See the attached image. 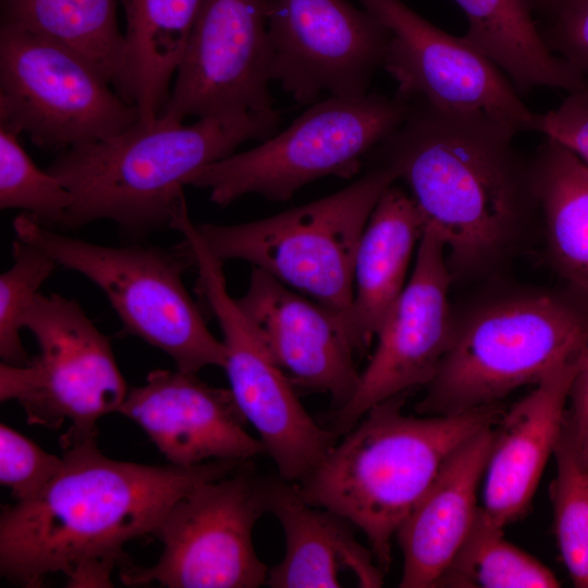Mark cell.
<instances>
[{
	"mask_svg": "<svg viewBox=\"0 0 588 588\" xmlns=\"http://www.w3.org/2000/svg\"><path fill=\"white\" fill-rule=\"evenodd\" d=\"M467 19L463 36L519 94L538 87L588 89V77L556 56L534 19L535 0H454Z\"/></svg>",
	"mask_w": 588,
	"mask_h": 588,
	"instance_id": "603a6c76",
	"label": "cell"
},
{
	"mask_svg": "<svg viewBox=\"0 0 588 588\" xmlns=\"http://www.w3.org/2000/svg\"><path fill=\"white\" fill-rule=\"evenodd\" d=\"M13 230L58 266L97 285L124 330L166 353L179 370L197 373L208 366L223 368L224 345L210 332L185 289L182 273L189 266L175 248L93 244L58 233L25 212L14 219Z\"/></svg>",
	"mask_w": 588,
	"mask_h": 588,
	"instance_id": "ba28073f",
	"label": "cell"
},
{
	"mask_svg": "<svg viewBox=\"0 0 588 588\" xmlns=\"http://www.w3.org/2000/svg\"><path fill=\"white\" fill-rule=\"evenodd\" d=\"M268 513L284 536V554L269 568L272 588H330L347 583L363 588L383 585L384 573L370 549L355 537L352 524L330 510L310 504L293 482L279 477L267 485Z\"/></svg>",
	"mask_w": 588,
	"mask_h": 588,
	"instance_id": "44dd1931",
	"label": "cell"
},
{
	"mask_svg": "<svg viewBox=\"0 0 588 588\" xmlns=\"http://www.w3.org/2000/svg\"><path fill=\"white\" fill-rule=\"evenodd\" d=\"M280 123L275 109L192 124L157 118L150 125L139 121L118 136L61 152L46 169L73 197L61 229L110 220L137 236L170 228L194 175L241 144L274 135Z\"/></svg>",
	"mask_w": 588,
	"mask_h": 588,
	"instance_id": "3957f363",
	"label": "cell"
},
{
	"mask_svg": "<svg viewBox=\"0 0 588 588\" xmlns=\"http://www.w3.org/2000/svg\"><path fill=\"white\" fill-rule=\"evenodd\" d=\"M556 475L550 486L554 532L575 587L588 588V468L565 418L553 452Z\"/></svg>",
	"mask_w": 588,
	"mask_h": 588,
	"instance_id": "83f0119b",
	"label": "cell"
},
{
	"mask_svg": "<svg viewBox=\"0 0 588 588\" xmlns=\"http://www.w3.org/2000/svg\"><path fill=\"white\" fill-rule=\"evenodd\" d=\"M587 346L588 299L573 290L492 299L455 320L451 346L416 412L454 415L499 403Z\"/></svg>",
	"mask_w": 588,
	"mask_h": 588,
	"instance_id": "5b68a950",
	"label": "cell"
},
{
	"mask_svg": "<svg viewBox=\"0 0 588 588\" xmlns=\"http://www.w3.org/2000/svg\"><path fill=\"white\" fill-rule=\"evenodd\" d=\"M271 79L298 105L360 97L383 68L390 32L347 0H271Z\"/></svg>",
	"mask_w": 588,
	"mask_h": 588,
	"instance_id": "9a60e30c",
	"label": "cell"
},
{
	"mask_svg": "<svg viewBox=\"0 0 588 588\" xmlns=\"http://www.w3.org/2000/svg\"><path fill=\"white\" fill-rule=\"evenodd\" d=\"M119 414L134 421L170 464L191 467L211 461H250L266 453L246 430L230 389L197 373L156 369L128 389Z\"/></svg>",
	"mask_w": 588,
	"mask_h": 588,
	"instance_id": "e0dca14e",
	"label": "cell"
},
{
	"mask_svg": "<svg viewBox=\"0 0 588 588\" xmlns=\"http://www.w3.org/2000/svg\"><path fill=\"white\" fill-rule=\"evenodd\" d=\"M395 181L390 168L375 164L311 203L256 221L196 229L219 260L250 262L341 315L347 327L357 246L375 206Z\"/></svg>",
	"mask_w": 588,
	"mask_h": 588,
	"instance_id": "8992f818",
	"label": "cell"
},
{
	"mask_svg": "<svg viewBox=\"0 0 588 588\" xmlns=\"http://www.w3.org/2000/svg\"><path fill=\"white\" fill-rule=\"evenodd\" d=\"M514 137L412 98L400 126L368 155L407 186L425 228L444 243L453 279L503 264L539 213L532 161Z\"/></svg>",
	"mask_w": 588,
	"mask_h": 588,
	"instance_id": "7a4b0ae2",
	"label": "cell"
},
{
	"mask_svg": "<svg viewBox=\"0 0 588 588\" xmlns=\"http://www.w3.org/2000/svg\"><path fill=\"white\" fill-rule=\"evenodd\" d=\"M437 587L555 588L553 572L504 538L503 527L478 509L466 539Z\"/></svg>",
	"mask_w": 588,
	"mask_h": 588,
	"instance_id": "4316f807",
	"label": "cell"
},
{
	"mask_svg": "<svg viewBox=\"0 0 588 588\" xmlns=\"http://www.w3.org/2000/svg\"><path fill=\"white\" fill-rule=\"evenodd\" d=\"M139 112L83 53L16 27H0V126L41 149H69L118 136Z\"/></svg>",
	"mask_w": 588,
	"mask_h": 588,
	"instance_id": "9c48e42d",
	"label": "cell"
},
{
	"mask_svg": "<svg viewBox=\"0 0 588 588\" xmlns=\"http://www.w3.org/2000/svg\"><path fill=\"white\" fill-rule=\"evenodd\" d=\"M19 136L0 126V208L21 209L42 225L61 228L72 194L54 175L37 168Z\"/></svg>",
	"mask_w": 588,
	"mask_h": 588,
	"instance_id": "f1b7e54d",
	"label": "cell"
},
{
	"mask_svg": "<svg viewBox=\"0 0 588 588\" xmlns=\"http://www.w3.org/2000/svg\"><path fill=\"white\" fill-rule=\"evenodd\" d=\"M248 462L181 497L155 532L162 544L159 559L147 567L123 565L121 581L167 588L267 585L269 567L255 551L253 532L268 512V479Z\"/></svg>",
	"mask_w": 588,
	"mask_h": 588,
	"instance_id": "8fae6325",
	"label": "cell"
},
{
	"mask_svg": "<svg viewBox=\"0 0 588 588\" xmlns=\"http://www.w3.org/2000/svg\"><path fill=\"white\" fill-rule=\"evenodd\" d=\"M497 425L470 437L445 460L399 527L395 538L403 554L399 587H437L466 539L478 513L477 489L494 445Z\"/></svg>",
	"mask_w": 588,
	"mask_h": 588,
	"instance_id": "ffe728a7",
	"label": "cell"
},
{
	"mask_svg": "<svg viewBox=\"0 0 588 588\" xmlns=\"http://www.w3.org/2000/svg\"><path fill=\"white\" fill-rule=\"evenodd\" d=\"M38 353L24 365H0V400L15 401L28 424L63 437H97V421L119 411L128 389L110 339L74 301L38 294L25 316Z\"/></svg>",
	"mask_w": 588,
	"mask_h": 588,
	"instance_id": "30bf717a",
	"label": "cell"
},
{
	"mask_svg": "<svg viewBox=\"0 0 588 588\" xmlns=\"http://www.w3.org/2000/svg\"><path fill=\"white\" fill-rule=\"evenodd\" d=\"M62 464V456L45 451L10 426L0 425V482L15 501L38 494Z\"/></svg>",
	"mask_w": 588,
	"mask_h": 588,
	"instance_id": "4dcf8cb0",
	"label": "cell"
},
{
	"mask_svg": "<svg viewBox=\"0 0 588 588\" xmlns=\"http://www.w3.org/2000/svg\"><path fill=\"white\" fill-rule=\"evenodd\" d=\"M389 32L383 69L396 91L516 136L537 132L539 114L509 77L464 37L438 28L402 0H359Z\"/></svg>",
	"mask_w": 588,
	"mask_h": 588,
	"instance_id": "4fadbf2b",
	"label": "cell"
},
{
	"mask_svg": "<svg viewBox=\"0 0 588 588\" xmlns=\"http://www.w3.org/2000/svg\"><path fill=\"white\" fill-rule=\"evenodd\" d=\"M13 264L0 275V356L2 363L24 365L29 360L21 331L39 287L58 267L40 247L16 237Z\"/></svg>",
	"mask_w": 588,
	"mask_h": 588,
	"instance_id": "f546056e",
	"label": "cell"
},
{
	"mask_svg": "<svg viewBox=\"0 0 588 588\" xmlns=\"http://www.w3.org/2000/svg\"><path fill=\"white\" fill-rule=\"evenodd\" d=\"M409 103L397 91L391 97L370 91L360 97L328 96L258 146L207 166L188 185L207 189L211 203L225 207L247 194L286 201L318 179H350L400 126Z\"/></svg>",
	"mask_w": 588,
	"mask_h": 588,
	"instance_id": "52a82bcc",
	"label": "cell"
},
{
	"mask_svg": "<svg viewBox=\"0 0 588 588\" xmlns=\"http://www.w3.org/2000/svg\"><path fill=\"white\" fill-rule=\"evenodd\" d=\"M270 1L203 0L159 119L274 110Z\"/></svg>",
	"mask_w": 588,
	"mask_h": 588,
	"instance_id": "5bb4252c",
	"label": "cell"
},
{
	"mask_svg": "<svg viewBox=\"0 0 588 588\" xmlns=\"http://www.w3.org/2000/svg\"><path fill=\"white\" fill-rule=\"evenodd\" d=\"M537 132L571 150L588 167V89L568 93L558 108L540 113Z\"/></svg>",
	"mask_w": 588,
	"mask_h": 588,
	"instance_id": "d6a6232c",
	"label": "cell"
},
{
	"mask_svg": "<svg viewBox=\"0 0 588 588\" xmlns=\"http://www.w3.org/2000/svg\"><path fill=\"white\" fill-rule=\"evenodd\" d=\"M453 280L443 241L426 226L412 274L376 334L373 353L359 372L354 394L334 409L331 430L338 436L375 405L433 379L454 334L448 298Z\"/></svg>",
	"mask_w": 588,
	"mask_h": 588,
	"instance_id": "2e32d148",
	"label": "cell"
},
{
	"mask_svg": "<svg viewBox=\"0 0 588 588\" xmlns=\"http://www.w3.org/2000/svg\"><path fill=\"white\" fill-rule=\"evenodd\" d=\"M60 444L57 476L35 497L2 507L0 574L12 585L38 588L60 573L69 587H112L128 542L155 536L181 497L244 463L149 465L106 456L96 438L62 437Z\"/></svg>",
	"mask_w": 588,
	"mask_h": 588,
	"instance_id": "6da1fadb",
	"label": "cell"
},
{
	"mask_svg": "<svg viewBox=\"0 0 588 588\" xmlns=\"http://www.w3.org/2000/svg\"><path fill=\"white\" fill-rule=\"evenodd\" d=\"M125 15L131 101L152 124L172 83L203 0H120Z\"/></svg>",
	"mask_w": 588,
	"mask_h": 588,
	"instance_id": "cb8c5ba5",
	"label": "cell"
},
{
	"mask_svg": "<svg viewBox=\"0 0 588 588\" xmlns=\"http://www.w3.org/2000/svg\"><path fill=\"white\" fill-rule=\"evenodd\" d=\"M183 254L197 270V290L217 319L225 348L230 390L256 430L281 479L297 483L336 443L338 434L318 425L298 400L293 383L230 296L223 261L206 247L195 228L183 234Z\"/></svg>",
	"mask_w": 588,
	"mask_h": 588,
	"instance_id": "7c38bea8",
	"label": "cell"
},
{
	"mask_svg": "<svg viewBox=\"0 0 588 588\" xmlns=\"http://www.w3.org/2000/svg\"><path fill=\"white\" fill-rule=\"evenodd\" d=\"M236 303L292 383L329 394L334 409L351 400L359 371L341 315L256 267Z\"/></svg>",
	"mask_w": 588,
	"mask_h": 588,
	"instance_id": "ac0fdd59",
	"label": "cell"
},
{
	"mask_svg": "<svg viewBox=\"0 0 588 588\" xmlns=\"http://www.w3.org/2000/svg\"><path fill=\"white\" fill-rule=\"evenodd\" d=\"M542 30L549 48L588 77V0H564Z\"/></svg>",
	"mask_w": 588,
	"mask_h": 588,
	"instance_id": "1f68e13d",
	"label": "cell"
},
{
	"mask_svg": "<svg viewBox=\"0 0 588 588\" xmlns=\"http://www.w3.org/2000/svg\"><path fill=\"white\" fill-rule=\"evenodd\" d=\"M1 25L77 50L96 63L115 90L132 103L126 42L118 25L117 0H1Z\"/></svg>",
	"mask_w": 588,
	"mask_h": 588,
	"instance_id": "484cf974",
	"label": "cell"
},
{
	"mask_svg": "<svg viewBox=\"0 0 588 588\" xmlns=\"http://www.w3.org/2000/svg\"><path fill=\"white\" fill-rule=\"evenodd\" d=\"M564 0H535L537 9H541L551 15L559 9Z\"/></svg>",
	"mask_w": 588,
	"mask_h": 588,
	"instance_id": "e575fe53",
	"label": "cell"
},
{
	"mask_svg": "<svg viewBox=\"0 0 588 588\" xmlns=\"http://www.w3.org/2000/svg\"><path fill=\"white\" fill-rule=\"evenodd\" d=\"M585 353L548 373L497 425L485 473L482 509L503 528L529 510L560 437L569 388Z\"/></svg>",
	"mask_w": 588,
	"mask_h": 588,
	"instance_id": "d6986e66",
	"label": "cell"
},
{
	"mask_svg": "<svg viewBox=\"0 0 588 588\" xmlns=\"http://www.w3.org/2000/svg\"><path fill=\"white\" fill-rule=\"evenodd\" d=\"M565 418L583 463L588 468V347L572 381Z\"/></svg>",
	"mask_w": 588,
	"mask_h": 588,
	"instance_id": "836d02e7",
	"label": "cell"
},
{
	"mask_svg": "<svg viewBox=\"0 0 588 588\" xmlns=\"http://www.w3.org/2000/svg\"><path fill=\"white\" fill-rule=\"evenodd\" d=\"M425 223L409 194L392 184L375 206L353 268L347 330L356 353L369 348L406 285L409 261Z\"/></svg>",
	"mask_w": 588,
	"mask_h": 588,
	"instance_id": "7402d4cb",
	"label": "cell"
},
{
	"mask_svg": "<svg viewBox=\"0 0 588 588\" xmlns=\"http://www.w3.org/2000/svg\"><path fill=\"white\" fill-rule=\"evenodd\" d=\"M531 161L549 257L572 290L588 299V167L548 137Z\"/></svg>",
	"mask_w": 588,
	"mask_h": 588,
	"instance_id": "d4e9b609",
	"label": "cell"
},
{
	"mask_svg": "<svg viewBox=\"0 0 588 588\" xmlns=\"http://www.w3.org/2000/svg\"><path fill=\"white\" fill-rule=\"evenodd\" d=\"M403 394L371 407L296 485L310 504L347 519L366 537L385 574L392 540L445 460L480 430L500 422L499 403L454 415L415 417Z\"/></svg>",
	"mask_w": 588,
	"mask_h": 588,
	"instance_id": "277c9868",
	"label": "cell"
}]
</instances>
